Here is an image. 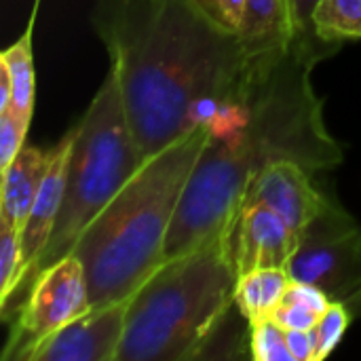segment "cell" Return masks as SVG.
Here are the masks:
<instances>
[{
    "label": "cell",
    "mask_w": 361,
    "mask_h": 361,
    "mask_svg": "<svg viewBox=\"0 0 361 361\" xmlns=\"http://www.w3.org/2000/svg\"><path fill=\"white\" fill-rule=\"evenodd\" d=\"M341 49L324 38L292 42L250 57L237 93L212 125V137L184 188L173 216L165 260L188 254L237 216L250 180L277 161H294L309 173L343 163V148L324 121L313 89L315 66Z\"/></svg>",
    "instance_id": "obj_1"
},
{
    "label": "cell",
    "mask_w": 361,
    "mask_h": 361,
    "mask_svg": "<svg viewBox=\"0 0 361 361\" xmlns=\"http://www.w3.org/2000/svg\"><path fill=\"white\" fill-rule=\"evenodd\" d=\"M91 21L144 161L212 127L250 66L239 34L220 27L199 0H95Z\"/></svg>",
    "instance_id": "obj_2"
},
{
    "label": "cell",
    "mask_w": 361,
    "mask_h": 361,
    "mask_svg": "<svg viewBox=\"0 0 361 361\" xmlns=\"http://www.w3.org/2000/svg\"><path fill=\"white\" fill-rule=\"evenodd\" d=\"M212 137L203 125L144 165L87 226L72 254L89 288V309L131 298L165 262V243L184 188Z\"/></svg>",
    "instance_id": "obj_3"
},
{
    "label": "cell",
    "mask_w": 361,
    "mask_h": 361,
    "mask_svg": "<svg viewBox=\"0 0 361 361\" xmlns=\"http://www.w3.org/2000/svg\"><path fill=\"white\" fill-rule=\"evenodd\" d=\"M237 218L188 254L165 260L131 296L118 361H188L235 305Z\"/></svg>",
    "instance_id": "obj_4"
},
{
    "label": "cell",
    "mask_w": 361,
    "mask_h": 361,
    "mask_svg": "<svg viewBox=\"0 0 361 361\" xmlns=\"http://www.w3.org/2000/svg\"><path fill=\"white\" fill-rule=\"evenodd\" d=\"M74 129L76 133L68 161L63 199L53 233L44 252L27 277L19 283L8 305L2 309L4 322L15 317L34 281L49 267L72 254L87 226L106 209L116 192L144 165V159L135 148L121 89L112 70L104 78L99 91Z\"/></svg>",
    "instance_id": "obj_5"
},
{
    "label": "cell",
    "mask_w": 361,
    "mask_h": 361,
    "mask_svg": "<svg viewBox=\"0 0 361 361\" xmlns=\"http://www.w3.org/2000/svg\"><path fill=\"white\" fill-rule=\"evenodd\" d=\"M288 273L361 319V224L332 197L302 231Z\"/></svg>",
    "instance_id": "obj_6"
},
{
    "label": "cell",
    "mask_w": 361,
    "mask_h": 361,
    "mask_svg": "<svg viewBox=\"0 0 361 361\" xmlns=\"http://www.w3.org/2000/svg\"><path fill=\"white\" fill-rule=\"evenodd\" d=\"M89 311V288L80 260L70 254L49 267L15 313L2 361H30L32 353L72 319Z\"/></svg>",
    "instance_id": "obj_7"
},
{
    "label": "cell",
    "mask_w": 361,
    "mask_h": 361,
    "mask_svg": "<svg viewBox=\"0 0 361 361\" xmlns=\"http://www.w3.org/2000/svg\"><path fill=\"white\" fill-rule=\"evenodd\" d=\"M129 302L89 309L47 338L30 361H118Z\"/></svg>",
    "instance_id": "obj_8"
},
{
    "label": "cell",
    "mask_w": 361,
    "mask_h": 361,
    "mask_svg": "<svg viewBox=\"0 0 361 361\" xmlns=\"http://www.w3.org/2000/svg\"><path fill=\"white\" fill-rule=\"evenodd\" d=\"M326 201L328 195L313 184V173L294 161H277L250 180L241 207L264 205L279 214L292 231L302 235Z\"/></svg>",
    "instance_id": "obj_9"
},
{
    "label": "cell",
    "mask_w": 361,
    "mask_h": 361,
    "mask_svg": "<svg viewBox=\"0 0 361 361\" xmlns=\"http://www.w3.org/2000/svg\"><path fill=\"white\" fill-rule=\"evenodd\" d=\"M300 235L264 205L241 207L235 226L237 275L256 269H288Z\"/></svg>",
    "instance_id": "obj_10"
},
{
    "label": "cell",
    "mask_w": 361,
    "mask_h": 361,
    "mask_svg": "<svg viewBox=\"0 0 361 361\" xmlns=\"http://www.w3.org/2000/svg\"><path fill=\"white\" fill-rule=\"evenodd\" d=\"M74 133L76 129L72 127L55 146H53V159L47 169L44 182L38 190V197L32 205V212L19 233V243H21V264H23V279L44 252L49 237L53 233L61 199H63V188H66V176H68V161L74 144ZM21 279V281H23Z\"/></svg>",
    "instance_id": "obj_11"
},
{
    "label": "cell",
    "mask_w": 361,
    "mask_h": 361,
    "mask_svg": "<svg viewBox=\"0 0 361 361\" xmlns=\"http://www.w3.org/2000/svg\"><path fill=\"white\" fill-rule=\"evenodd\" d=\"M51 159L53 148L40 150L36 146H23L13 159V163L2 169L0 224L13 226L21 233L38 197V190L44 182Z\"/></svg>",
    "instance_id": "obj_12"
},
{
    "label": "cell",
    "mask_w": 361,
    "mask_h": 361,
    "mask_svg": "<svg viewBox=\"0 0 361 361\" xmlns=\"http://www.w3.org/2000/svg\"><path fill=\"white\" fill-rule=\"evenodd\" d=\"M239 38L250 57L292 42V0H247Z\"/></svg>",
    "instance_id": "obj_13"
},
{
    "label": "cell",
    "mask_w": 361,
    "mask_h": 361,
    "mask_svg": "<svg viewBox=\"0 0 361 361\" xmlns=\"http://www.w3.org/2000/svg\"><path fill=\"white\" fill-rule=\"evenodd\" d=\"M292 277L288 269H256L237 279L235 305L241 315L254 324L273 317L275 309L281 305Z\"/></svg>",
    "instance_id": "obj_14"
},
{
    "label": "cell",
    "mask_w": 361,
    "mask_h": 361,
    "mask_svg": "<svg viewBox=\"0 0 361 361\" xmlns=\"http://www.w3.org/2000/svg\"><path fill=\"white\" fill-rule=\"evenodd\" d=\"M0 63L8 70L11 87H13L8 110L25 121H32L36 78H34V63H32L30 30H25L23 36L0 55Z\"/></svg>",
    "instance_id": "obj_15"
},
{
    "label": "cell",
    "mask_w": 361,
    "mask_h": 361,
    "mask_svg": "<svg viewBox=\"0 0 361 361\" xmlns=\"http://www.w3.org/2000/svg\"><path fill=\"white\" fill-rule=\"evenodd\" d=\"M313 25L317 36L328 42L361 40V0H319Z\"/></svg>",
    "instance_id": "obj_16"
},
{
    "label": "cell",
    "mask_w": 361,
    "mask_h": 361,
    "mask_svg": "<svg viewBox=\"0 0 361 361\" xmlns=\"http://www.w3.org/2000/svg\"><path fill=\"white\" fill-rule=\"evenodd\" d=\"M23 279L19 231L0 224V309L8 305Z\"/></svg>",
    "instance_id": "obj_17"
},
{
    "label": "cell",
    "mask_w": 361,
    "mask_h": 361,
    "mask_svg": "<svg viewBox=\"0 0 361 361\" xmlns=\"http://www.w3.org/2000/svg\"><path fill=\"white\" fill-rule=\"evenodd\" d=\"M250 353L256 361H294L288 334L273 317L250 324Z\"/></svg>",
    "instance_id": "obj_18"
},
{
    "label": "cell",
    "mask_w": 361,
    "mask_h": 361,
    "mask_svg": "<svg viewBox=\"0 0 361 361\" xmlns=\"http://www.w3.org/2000/svg\"><path fill=\"white\" fill-rule=\"evenodd\" d=\"M351 319H353L351 313L343 305L332 302L328 307V311L319 317L317 326L313 328V336H315V361L326 360L338 347V343L343 341V336H345Z\"/></svg>",
    "instance_id": "obj_19"
},
{
    "label": "cell",
    "mask_w": 361,
    "mask_h": 361,
    "mask_svg": "<svg viewBox=\"0 0 361 361\" xmlns=\"http://www.w3.org/2000/svg\"><path fill=\"white\" fill-rule=\"evenodd\" d=\"M30 123L32 121L21 118L11 110L0 112V171L6 169L25 146Z\"/></svg>",
    "instance_id": "obj_20"
},
{
    "label": "cell",
    "mask_w": 361,
    "mask_h": 361,
    "mask_svg": "<svg viewBox=\"0 0 361 361\" xmlns=\"http://www.w3.org/2000/svg\"><path fill=\"white\" fill-rule=\"evenodd\" d=\"M247 0H199L203 11L224 30L239 34Z\"/></svg>",
    "instance_id": "obj_21"
},
{
    "label": "cell",
    "mask_w": 361,
    "mask_h": 361,
    "mask_svg": "<svg viewBox=\"0 0 361 361\" xmlns=\"http://www.w3.org/2000/svg\"><path fill=\"white\" fill-rule=\"evenodd\" d=\"M319 313L313 309L292 302V300H281V305L275 309L273 319L288 332V330H313L319 322Z\"/></svg>",
    "instance_id": "obj_22"
},
{
    "label": "cell",
    "mask_w": 361,
    "mask_h": 361,
    "mask_svg": "<svg viewBox=\"0 0 361 361\" xmlns=\"http://www.w3.org/2000/svg\"><path fill=\"white\" fill-rule=\"evenodd\" d=\"M283 300H292V302H298V305H305L309 309H313L315 313L324 315L328 311V307L332 305L330 298L313 283H305V281H296L292 279Z\"/></svg>",
    "instance_id": "obj_23"
},
{
    "label": "cell",
    "mask_w": 361,
    "mask_h": 361,
    "mask_svg": "<svg viewBox=\"0 0 361 361\" xmlns=\"http://www.w3.org/2000/svg\"><path fill=\"white\" fill-rule=\"evenodd\" d=\"M319 0H292V21L294 34L298 38H317L313 25V11Z\"/></svg>",
    "instance_id": "obj_24"
},
{
    "label": "cell",
    "mask_w": 361,
    "mask_h": 361,
    "mask_svg": "<svg viewBox=\"0 0 361 361\" xmlns=\"http://www.w3.org/2000/svg\"><path fill=\"white\" fill-rule=\"evenodd\" d=\"M288 347L294 361H315V336L313 330H288Z\"/></svg>",
    "instance_id": "obj_25"
},
{
    "label": "cell",
    "mask_w": 361,
    "mask_h": 361,
    "mask_svg": "<svg viewBox=\"0 0 361 361\" xmlns=\"http://www.w3.org/2000/svg\"><path fill=\"white\" fill-rule=\"evenodd\" d=\"M11 95H13L11 76H8V70L0 63V112L11 108Z\"/></svg>",
    "instance_id": "obj_26"
}]
</instances>
